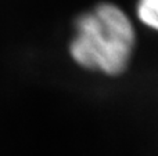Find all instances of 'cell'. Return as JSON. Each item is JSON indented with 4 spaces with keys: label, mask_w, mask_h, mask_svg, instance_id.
I'll use <instances>...</instances> for the list:
<instances>
[{
    "label": "cell",
    "mask_w": 158,
    "mask_h": 156,
    "mask_svg": "<svg viewBox=\"0 0 158 156\" xmlns=\"http://www.w3.org/2000/svg\"><path fill=\"white\" fill-rule=\"evenodd\" d=\"M136 47L133 15L118 3L100 2L75 18L67 51L78 68L118 77L131 66Z\"/></svg>",
    "instance_id": "obj_1"
},
{
    "label": "cell",
    "mask_w": 158,
    "mask_h": 156,
    "mask_svg": "<svg viewBox=\"0 0 158 156\" xmlns=\"http://www.w3.org/2000/svg\"><path fill=\"white\" fill-rule=\"evenodd\" d=\"M133 18L137 25L158 35V0H136Z\"/></svg>",
    "instance_id": "obj_2"
}]
</instances>
